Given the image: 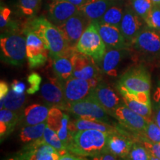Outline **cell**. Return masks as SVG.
<instances>
[{"label":"cell","mask_w":160,"mask_h":160,"mask_svg":"<svg viewBox=\"0 0 160 160\" xmlns=\"http://www.w3.org/2000/svg\"><path fill=\"white\" fill-rule=\"evenodd\" d=\"M42 0H18V8L21 14L28 19L35 17L41 8Z\"/></svg>","instance_id":"29"},{"label":"cell","mask_w":160,"mask_h":160,"mask_svg":"<svg viewBox=\"0 0 160 160\" xmlns=\"http://www.w3.org/2000/svg\"><path fill=\"white\" fill-rule=\"evenodd\" d=\"M131 49H109L108 48L101 63L102 71L105 74L116 77L119 64L125 58L131 55Z\"/></svg>","instance_id":"20"},{"label":"cell","mask_w":160,"mask_h":160,"mask_svg":"<svg viewBox=\"0 0 160 160\" xmlns=\"http://www.w3.org/2000/svg\"><path fill=\"white\" fill-rule=\"evenodd\" d=\"M53 59V70L56 77L62 82L73 77V68L71 57H57Z\"/></svg>","instance_id":"26"},{"label":"cell","mask_w":160,"mask_h":160,"mask_svg":"<svg viewBox=\"0 0 160 160\" xmlns=\"http://www.w3.org/2000/svg\"><path fill=\"white\" fill-rule=\"evenodd\" d=\"M127 2L116 0L111 5V7L107 10L101 19L98 22L119 28L124 13H125Z\"/></svg>","instance_id":"24"},{"label":"cell","mask_w":160,"mask_h":160,"mask_svg":"<svg viewBox=\"0 0 160 160\" xmlns=\"http://www.w3.org/2000/svg\"><path fill=\"white\" fill-rule=\"evenodd\" d=\"M41 94L48 105L68 111L69 104L66 101L63 91V82L55 78H50L48 82L42 86Z\"/></svg>","instance_id":"15"},{"label":"cell","mask_w":160,"mask_h":160,"mask_svg":"<svg viewBox=\"0 0 160 160\" xmlns=\"http://www.w3.org/2000/svg\"><path fill=\"white\" fill-rule=\"evenodd\" d=\"M145 22L149 28L160 33V5L154 4Z\"/></svg>","instance_id":"36"},{"label":"cell","mask_w":160,"mask_h":160,"mask_svg":"<svg viewBox=\"0 0 160 160\" xmlns=\"http://www.w3.org/2000/svg\"><path fill=\"white\" fill-rule=\"evenodd\" d=\"M7 160H16V159H15V158H11V159H8Z\"/></svg>","instance_id":"49"},{"label":"cell","mask_w":160,"mask_h":160,"mask_svg":"<svg viewBox=\"0 0 160 160\" xmlns=\"http://www.w3.org/2000/svg\"><path fill=\"white\" fill-rule=\"evenodd\" d=\"M9 85L5 82L1 81L0 83V100H3L9 92Z\"/></svg>","instance_id":"42"},{"label":"cell","mask_w":160,"mask_h":160,"mask_svg":"<svg viewBox=\"0 0 160 160\" xmlns=\"http://www.w3.org/2000/svg\"><path fill=\"white\" fill-rule=\"evenodd\" d=\"M154 120L156 124L160 128V105H158L157 109H156Z\"/></svg>","instance_id":"44"},{"label":"cell","mask_w":160,"mask_h":160,"mask_svg":"<svg viewBox=\"0 0 160 160\" xmlns=\"http://www.w3.org/2000/svg\"><path fill=\"white\" fill-rule=\"evenodd\" d=\"M151 75L142 63L131 67L119 78L117 87L129 92L141 93L151 90Z\"/></svg>","instance_id":"6"},{"label":"cell","mask_w":160,"mask_h":160,"mask_svg":"<svg viewBox=\"0 0 160 160\" xmlns=\"http://www.w3.org/2000/svg\"><path fill=\"white\" fill-rule=\"evenodd\" d=\"M69 122L70 120L68 115L65 113L61 128H60V129L57 131V134L59 136L60 140H61L63 145L65 146L67 150L71 140V132L69 130L68 127Z\"/></svg>","instance_id":"37"},{"label":"cell","mask_w":160,"mask_h":160,"mask_svg":"<svg viewBox=\"0 0 160 160\" xmlns=\"http://www.w3.org/2000/svg\"><path fill=\"white\" fill-rule=\"evenodd\" d=\"M118 1H124V2H127L128 0H118Z\"/></svg>","instance_id":"50"},{"label":"cell","mask_w":160,"mask_h":160,"mask_svg":"<svg viewBox=\"0 0 160 160\" xmlns=\"http://www.w3.org/2000/svg\"><path fill=\"white\" fill-rule=\"evenodd\" d=\"M145 26L147 25L145 20L138 16L131 8L127 2L125 13L120 24L119 28L131 47L133 40Z\"/></svg>","instance_id":"16"},{"label":"cell","mask_w":160,"mask_h":160,"mask_svg":"<svg viewBox=\"0 0 160 160\" xmlns=\"http://www.w3.org/2000/svg\"><path fill=\"white\" fill-rule=\"evenodd\" d=\"M153 3L157 4V5H160V0H152Z\"/></svg>","instance_id":"47"},{"label":"cell","mask_w":160,"mask_h":160,"mask_svg":"<svg viewBox=\"0 0 160 160\" xmlns=\"http://www.w3.org/2000/svg\"><path fill=\"white\" fill-rule=\"evenodd\" d=\"M68 111L81 119L97 120L110 124L108 113L95 99L89 96L85 99L70 104Z\"/></svg>","instance_id":"7"},{"label":"cell","mask_w":160,"mask_h":160,"mask_svg":"<svg viewBox=\"0 0 160 160\" xmlns=\"http://www.w3.org/2000/svg\"><path fill=\"white\" fill-rule=\"evenodd\" d=\"M154 100L160 105V88H158L157 91L154 93Z\"/></svg>","instance_id":"46"},{"label":"cell","mask_w":160,"mask_h":160,"mask_svg":"<svg viewBox=\"0 0 160 160\" xmlns=\"http://www.w3.org/2000/svg\"><path fill=\"white\" fill-rule=\"evenodd\" d=\"M117 157L112 154L109 151H107L97 157H93V160H117Z\"/></svg>","instance_id":"41"},{"label":"cell","mask_w":160,"mask_h":160,"mask_svg":"<svg viewBox=\"0 0 160 160\" xmlns=\"http://www.w3.org/2000/svg\"><path fill=\"white\" fill-rule=\"evenodd\" d=\"M116 0H88L79 11L91 22L99 21Z\"/></svg>","instance_id":"21"},{"label":"cell","mask_w":160,"mask_h":160,"mask_svg":"<svg viewBox=\"0 0 160 160\" xmlns=\"http://www.w3.org/2000/svg\"><path fill=\"white\" fill-rule=\"evenodd\" d=\"M1 59L4 62L21 66L27 58L26 38L19 32H4L0 38Z\"/></svg>","instance_id":"4"},{"label":"cell","mask_w":160,"mask_h":160,"mask_svg":"<svg viewBox=\"0 0 160 160\" xmlns=\"http://www.w3.org/2000/svg\"><path fill=\"white\" fill-rule=\"evenodd\" d=\"M151 154L139 140L133 143L129 154L125 160H150Z\"/></svg>","instance_id":"33"},{"label":"cell","mask_w":160,"mask_h":160,"mask_svg":"<svg viewBox=\"0 0 160 160\" xmlns=\"http://www.w3.org/2000/svg\"><path fill=\"white\" fill-rule=\"evenodd\" d=\"M11 89L18 93H25V85L22 82L18 81V80H13L11 84Z\"/></svg>","instance_id":"40"},{"label":"cell","mask_w":160,"mask_h":160,"mask_svg":"<svg viewBox=\"0 0 160 160\" xmlns=\"http://www.w3.org/2000/svg\"><path fill=\"white\" fill-rule=\"evenodd\" d=\"M59 160H85L82 158H79L75 156L70 154L68 153H66L65 154L60 156Z\"/></svg>","instance_id":"43"},{"label":"cell","mask_w":160,"mask_h":160,"mask_svg":"<svg viewBox=\"0 0 160 160\" xmlns=\"http://www.w3.org/2000/svg\"><path fill=\"white\" fill-rule=\"evenodd\" d=\"M128 4L131 8L144 20L154 5L152 0H128Z\"/></svg>","instance_id":"32"},{"label":"cell","mask_w":160,"mask_h":160,"mask_svg":"<svg viewBox=\"0 0 160 160\" xmlns=\"http://www.w3.org/2000/svg\"><path fill=\"white\" fill-rule=\"evenodd\" d=\"M71 59L73 68V77L86 80H101V71L99 66L91 57L76 51Z\"/></svg>","instance_id":"14"},{"label":"cell","mask_w":160,"mask_h":160,"mask_svg":"<svg viewBox=\"0 0 160 160\" xmlns=\"http://www.w3.org/2000/svg\"><path fill=\"white\" fill-rule=\"evenodd\" d=\"M79 8L67 0H52L47 11V19L56 26H60L77 13Z\"/></svg>","instance_id":"17"},{"label":"cell","mask_w":160,"mask_h":160,"mask_svg":"<svg viewBox=\"0 0 160 160\" xmlns=\"http://www.w3.org/2000/svg\"><path fill=\"white\" fill-rule=\"evenodd\" d=\"M76 50L91 57L98 65H101L107 47L100 37L96 22H92L82 33L76 46Z\"/></svg>","instance_id":"5"},{"label":"cell","mask_w":160,"mask_h":160,"mask_svg":"<svg viewBox=\"0 0 160 160\" xmlns=\"http://www.w3.org/2000/svg\"><path fill=\"white\" fill-rule=\"evenodd\" d=\"M23 30L35 33L43 42L52 58L71 57L77 51L69 47L59 28L43 16L28 19L23 24Z\"/></svg>","instance_id":"1"},{"label":"cell","mask_w":160,"mask_h":160,"mask_svg":"<svg viewBox=\"0 0 160 160\" xmlns=\"http://www.w3.org/2000/svg\"><path fill=\"white\" fill-rule=\"evenodd\" d=\"M26 38V55L30 68L42 67L48 60V50L42 39L31 31L23 30Z\"/></svg>","instance_id":"12"},{"label":"cell","mask_w":160,"mask_h":160,"mask_svg":"<svg viewBox=\"0 0 160 160\" xmlns=\"http://www.w3.org/2000/svg\"><path fill=\"white\" fill-rule=\"evenodd\" d=\"M142 142L145 146L146 148L148 150L151 156L160 159V143H154L149 141H142Z\"/></svg>","instance_id":"39"},{"label":"cell","mask_w":160,"mask_h":160,"mask_svg":"<svg viewBox=\"0 0 160 160\" xmlns=\"http://www.w3.org/2000/svg\"><path fill=\"white\" fill-rule=\"evenodd\" d=\"M19 120V114L17 112L3 108L0 111V137L1 142L11 134Z\"/></svg>","instance_id":"25"},{"label":"cell","mask_w":160,"mask_h":160,"mask_svg":"<svg viewBox=\"0 0 160 160\" xmlns=\"http://www.w3.org/2000/svg\"><path fill=\"white\" fill-rule=\"evenodd\" d=\"M132 53L143 62L160 63V33L145 26L131 44Z\"/></svg>","instance_id":"3"},{"label":"cell","mask_w":160,"mask_h":160,"mask_svg":"<svg viewBox=\"0 0 160 160\" xmlns=\"http://www.w3.org/2000/svg\"><path fill=\"white\" fill-rule=\"evenodd\" d=\"M68 127L71 132L82 131V130H97V131L111 133L116 130V127H113L110 124L97 120L84 119L81 118H78L75 121H70Z\"/></svg>","instance_id":"23"},{"label":"cell","mask_w":160,"mask_h":160,"mask_svg":"<svg viewBox=\"0 0 160 160\" xmlns=\"http://www.w3.org/2000/svg\"><path fill=\"white\" fill-rule=\"evenodd\" d=\"M150 160H160V159H158V158H157V157H153V156H151V159H150Z\"/></svg>","instance_id":"48"},{"label":"cell","mask_w":160,"mask_h":160,"mask_svg":"<svg viewBox=\"0 0 160 160\" xmlns=\"http://www.w3.org/2000/svg\"><path fill=\"white\" fill-rule=\"evenodd\" d=\"M26 101L25 93H18L13 90H10L6 97L1 101V109L5 108L19 113L24 107Z\"/></svg>","instance_id":"27"},{"label":"cell","mask_w":160,"mask_h":160,"mask_svg":"<svg viewBox=\"0 0 160 160\" xmlns=\"http://www.w3.org/2000/svg\"><path fill=\"white\" fill-rule=\"evenodd\" d=\"M67 1H68L69 2L72 3L73 5H76L78 8L80 7V6H82L85 2V0H67Z\"/></svg>","instance_id":"45"},{"label":"cell","mask_w":160,"mask_h":160,"mask_svg":"<svg viewBox=\"0 0 160 160\" xmlns=\"http://www.w3.org/2000/svg\"><path fill=\"white\" fill-rule=\"evenodd\" d=\"M64 115L65 113H62L61 109L57 108H51L47 119L48 126L57 133L62 126Z\"/></svg>","instance_id":"35"},{"label":"cell","mask_w":160,"mask_h":160,"mask_svg":"<svg viewBox=\"0 0 160 160\" xmlns=\"http://www.w3.org/2000/svg\"><path fill=\"white\" fill-rule=\"evenodd\" d=\"M28 81L30 84V87L27 90V93L29 94H33L39 89V85L41 83V77L37 73H32L28 76Z\"/></svg>","instance_id":"38"},{"label":"cell","mask_w":160,"mask_h":160,"mask_svg":"<svg viewBox=\"0 0 160 160\" xmlns=\"http://www.w3.org/2000/svg\"><path fill=\"white\" fill-rule=\"evenodd\" d=\"M59 153L45 142L43 137L29 142L15 157L16 160H59Z\"/></svg>","instance_id":"11"},{"label":"cell","mask_w":160,"mask_h":160,"mask_svg":"<svg viewBox=\"0 0 160 160\" xmlns=\"http://www.w3.org/2000/svg\"><path fill=\"white\" fill-rule=\"evenodd\" d=\"M47 122L36 125L24 126L20 132V140L24 143H29L43 137Z\"/></svg>","instance_id":"28"},{"label":"cell","mask_w":160,"mask_h":160,"mask_svg":"<svg viewBox=\"0 0 160 160\" xmlns=\"http://www.w3.org/2000/svg\"><path fill=\"white\" fill-rule=\"evenodd\" d=\"M140 141H149L151 142L160 143V128L156 122L149 120Z\"/></svg>","instance_id":"34"},{"label":"cell","mask_w":160,"mask_h":160,"mask_svg":"<svg viewBox=\"0 0 160 160\" xmlns=\"http://www.w3.org/2000/svg\"><path fill=\"white\" fill-rule=\"evenodd\" d=\"M50 106L40 104H33L28 106L21 117L24 126L36 125L47 122L50 111Z\"/></svg>","instance_id":"22"},{"label":"cell","mask_w":160,"mask_h":160,"mask_svg":"<svg viewBox=\"0 0 160 160\" xmlns=\"http://www.w3.org/2000/svg\"><path fill=\"white\" fill-rule=\"evenodd\" d=\"M43 139L46 143L48 144L49 145L52 146L53 148L57 150L59 153L60 156L64 155L66 153H68V150L63 145L57 132L50 128L48 125L45 128V132H44Z\"/></svg>","instance_id":"31"},{"label":"cell","mask_w":160,"mask_h":160,"mask_svg":"<svg viewBox=\"0 0 160 160\" xmlns=\"http://www.w3.org/2000/svg\"><path fill=\"white\" fill-rule=\"evenodd\" d=\"M124 104L127 105L130 109L136 112L138 114L145 117L148 120H151V105L141 102L137 100L122 97Z\"/></svg>","instance_id":"30"},{"label":"cell","mask_w":160,"mask_h":160,"mask_svg":"<svg viewBox=\"0 0 160 160\" xmlns=\"http://www.w3.org/2000/svg\"><path fill=\"white\" fill-rule=\"evenodd\" d=\"M101 80L82 79L71 77L63 83L65 98L68 103L71 104L87 98L92 90L97 87Z\"/></svg>","instance_id":"13"},{"label":"cell","mask_w":160,"mask_h":160,"mask_svg":"<svg viewBox=\"0 0 160 160\" xmlns=\"http://www.w3.org/2000/svg\"><path fill=\"white\" fill-rule=\"evenodd\" d=\"M91 22L82 12L78 11L77 13L58 28L69 47L76 49L80 37Z\"/></svg>","instance_id":"8"},{"label":"cell","mask_w":160,"mask_h":160,"mask_svg":"<svg viewBox=\"0 0 160 160\" xmlns=\"http://www.w3.org/2000/svg\"><path fill=\"white\" fill-rule=\"evenodd\" d=\"M97 23L98 31L105 42L107 49H131V47L126 41L119 28L103 24L98 21Z\"/></svg>","instance_id":"19"},{"label":"cell","mask_w":160,"mask_h":160,"mask_svg":"<svg viewBox=\"0 0 160 160\" xmlns=\"http://www.w3.org/2000/svg\"><path fill=\"white\" fill-rule=\"evenodd\" d=\"M137 139L122 125L116 126V130L108 137V151L115 157L125 159L129 154L133 143Z\"/></svg>","instance_id":"10"},{"label":"cell","mask_w":160,"mask_h":160,"mask_svg":"<svg viewBox=\"0 0 160 160\" xmlns=\"http://www.w3.org/2000/svg\"><path fill=\"white\" fill-rule=\"evenodd\" d=\"M89 97L95 99L108 114L114 117L116 110L119 106L120 99L111 87L99 82L92 90Z\"/></svg>","instance_id":"18"},{"label":"cell","mask_w":160,"mask_h":160,"mask_svg":"<svg viewBox=\"0 0 160 160\" xmlns=\"http://www.w3.org/2000/svg\"><path fill=\"white\" fill-rule=\"evenodd\" d=\"M114 117L119 122L120 125L140 141L149 120L133 111L125 105L117 108Z\"/></svg>","instance_id":"9"},{"label":"cell","mask_w":160,"mask_h":160,"mask_svg":"<svg viewBox=\"0 0 160 160\" xmlns=\"http://www.w3.org/2000/svg\"><path fill=\"white\" fill-rule=\"evenodd\" d=\"M109 133L97 130H82L71 132L68 151L81 157H97L108 151Z\"/></svg>","instance_id":"2"}]
</instances>
